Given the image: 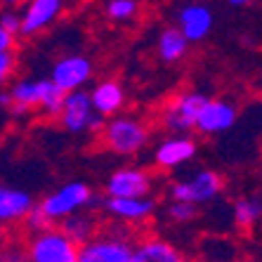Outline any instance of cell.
Returning a JSON list of instances; mask_svg holds the SVG:
<instances>
[{"label": "cell", "mask_w": 262, "mask_h": 262, "mask_svg": "<svg viewBox=\"0 0 262 262\" xmlns=\"http://www.w3.org/2000/svg\"><path fill=\"white\" fill-rule=\"evenodd\" d=\"M213 12L210 7L201 5V3H191V5H184L177 14V29L184 33V38L189 43H201L210 36L213 31Z\"/></svg>", "instance_id": "obj_13"}, {"label": "cell", "mask_w": 262, "mask_h": 262, "mask_svg": "<svg viewBox=\"0 0 262 262\" xmlns=\"http://www.w3.org/2000/svg\"><path fill=\"white\" fill-rule=\"evenodd\" d=\"M3 244H5V225L0 222V248H3Z\"/></svg>", "instance_id": "obj_30"}, {"label": "cell", "mask_w": 262, "mask_h": 262, "mask_svg": "<svg viewBox=\"0 0 262 262\" xmlns=\"http://www.w3.org/2000/svg\"><path fill=\"white\" fill-rule=\"evenodd\" d=\"M90 102H92V109L97 114H102L104 118L116 116L118 111L123 109V104H125V90L114 78L99 80L97 85L90 90Z\"/></svg>", "instance_id": "obj_16"}, {"label": "cell", "mask_w": 262, "mask_h": 262, "mask_svg": "<svg viewBox=\"0 0 262 262\" xmlns=\"http://www.w3.org/2000/svg\"><path fill=\"white\" fill-rule=\"evenodd\" d=\"M59 229L80 246V244H85V241H90V238L97 234V222H95L92 215L83 213V210H76V213H71V215L59 220Z\"/></svg>", "instance_id": "obj_18"}, {"label": "cell", "mask_w": 262, "mask_h": 262, "mask_svg": "<svg viewBox=\"0 0 262 262\" xmlns=\"http://www.w3.org/2000/svg\"><path fill=\"white\" fill-rule=\"evenodd\" d=\"M236 123V106L225 99H210L203 102L199 116L194 121V130L201 135H220L234 128Z\"/></svg>", "instance_id": "obj_9"}, {"label": "cell", "mask_w": 262, "mask_h": 262, "mask_svg": "<svg viewBox=\"0 0 262 262\" xmlns=\"http://www.w3.org/2000/svg\"><path fill=\"white\" fill-rule=\"evenodd\" d=\"M3 5H10V7H14V5H19V3H24V0H0Z\"/></svg>", "instance_id": "obj_31"}, {"label": "cell", "mask_w": 262, "mask_h": 262, "mask_svg": "<svg viewBox=\"0 0 262 262\" xmlns=\"http://www.w3.org/2000/svg\"><path fill=\"white\" fill-rule=\"evenodd\" d=\"M203 92H182L177 95L163 111V125L175 135H187L189 130H194V121L199 116V109L206 102Z\"/></svg>", "instance_id": "obj_7"}, {"label": "cell", "mask_w": 262, "mask_h": 262, "mask_svg": "<svg viewBox=\"0 0 262 262\" xmlns=\"http://www.w3.org/2000/svg\"><path fill=\"white\" fill-rule=\"evenodd\" d=\"M26 257L33 262H78V244L69 238L59 227L33 234Z\"/></svg>", "instance_id": "obj_4"}, {"label": "cell", "mask_w": 262, "mask_h": 262, "mask_svg": "<svg viewBox=\"0 0 262 262\" xmlns=\"http://www.w3.org/2000/svg\"><path fill=\"white\" fill-rule=\"evenodd\" d=\"M64 10V0H29L21 14V29L19 33L26 38L38 36L45 31Z\"/></svg>", "instance_id": "obj_12"}, {"label": "cell", "mask_w": 262, "mask_h": 262, "mask_svg": "<svg viewBox=\"0 0 262 262\" xmlns=\"http://www.w3.org/2000/svg\"><path fill=\"white\" fill-rule=\"evenodd\" d=\"M229 5H234V7H246V5H250L253 0H227Z\"/></svg>", "instance_id": "obj_29"}, {"label": "cell", "mask_w": 262, "mask_h": 262, "mask_svg": "<svg viewBox=\"0 0 262 262\" xmlns=\"http://www.w3.org/2000/svg\"><path fill=\"white\" fill-rule=\"evenodd\" d=\"M182 255L172 244L163 238H146L135 248L133 262H180Z\"/></svg>", "instance_id": "obj_17"}, {"label": "cell", "mask_w": 262, "mask_h": 262, "mask_svg": "<svg viewBox=\"0 0 262 262\" xmlns=\"http://www.w3.org/2000/svg\"><path fill=\"white\" fill-rule=\"evenodd\" d=\"M232 215H234V225L238 229H253L262 217V201L255 199V196L236 199L232 208Z\"/></svg>", "instance_id": "obj_20"}, {"label": "cell", "mask_w": 262, "mask_h": 262, "mask_svg": "<svg viewBox=\"0 0 262 262\" xmlns=\"http://www.w3.org/2000/svg\"><path fill=\"white\" fill-rule=\"evenodd\" d=\"M14 40H17V36L0 26V52H7V50H12V48H14Z\"/></svg>", "instance_id": "obj_28"}, {"label": "cell", "mask_w": 262, "mask_h": 262, "mask_svg": "<svg viewBox=\"0 0 262 262\" xmlns=\"http://www.w3.org/2000/svg\"><path fill=\"white\" fill-rule=\"evenodd\" d=\"M187 48H189V40L184 38V33L177 29V26H170V29L161 31L156 50H159V57L165 61V64L180 61L184 55H187Z\"/></svg>", "instance_id": "obj_19"}, {"label": "cell", "mask_w": 262, "mask_h": 262, "mask_svg": "<svg viewBox=\"0 0 262 262\" xmlns=\"http://www.w3.org/2000/svg\"><path fill=\"white\" fill-rule=\"evenodd\" d=\"M92 196L95 194H92V189L85 182H67L64 187H59V189L45 196L40 201V208L55 222H59L61 217H67V215L76 213V210H85L90 206Z\"/></svg>", "instance_id": "obj_5"}, {"label": "cell", "mask_w": 262, "mask_h": 262, "mask_svg": "<svg viewBox=\"0 0 262 262\" xmlns=\"http://www.w3.org/2000/svg\"><path fill=\"white\" fill-rule=\"evenodd\" d=\"M151 175L142 168H118L106 180V196H149L151 194Z\"/></svg>", "instance_id": "obj_11"}, {"label": "cell", "mask_w": 262, "mask_h": 262, "mask_svg": "<svg viewBox=\"0 0 262 262\" xmlns=\"http://www.w3.org/2000/svg\"><path fill=\"white\" fill-rule=\"evenodd\" d=\"M24 225L26 229H29L31 234H38V232H45V229H50V227H55L57 222L52 217H50L48 213H45L43 208H40V203H33L31 206V210L24 215Z\"/></svg>", "instance_id": "obj_24"}, {"label": "cell", "mask_w": 262, "mask_h": 262, "mask_svg": "<svg viewBox=\"0 0 262 262\" xmlns=\"http://www.w3.org/2000/svg\"><path fill=\"white\" fill-rule=\"evenodd\" d=\"M102 206L111 217L121 220L125 225H140L156 210V201L149 196H106Z\"/></svg>", "instance_id": "obj_10"}, {"label": "cell", "mask_w": 262, "mask_h": 262, "mask_svg": "<svg viewBox=\"0 0 262 262\" xmlns=\"http://www.w3.org/2000/svg\"><path fill=\"white\" fill-rule=\"evenodd\" d=\"M196 156V142L187 135H175V137H168L163 140L156 151H154V163L159 165L161 170H172V168H180V165L189 163Z\"/></svg>", "instance_id": "obj_14"}, {"label": "cell", "mask_w": 262, "mask_h": 262, "mask_svg": "<svg viewBox=\"0 0 262 262\" xmlns=\"http://www.w3.org/2000/svg\"><path fill=\"white\" fill-rule=\"evenodd\" d=\"M59 123H61V128L71 135L99 133L104 128V116L92 109L90 92L78 88V90H71L64 95V104H61V111H59Z\"/></svg>", "instance_id": "obj_3"}, {"label": "cell", "mask_w": 262, "mask_h": 262, "mask_svg": "<svg viewBox=\"0 0 262 262\" xmlns=\"http://www.w3.org/2000/svg\"><path fill=\"white\" fill-rule=\"evenodd\" d=\"M92 78V61L85 55H67L55 61V67L50 71V80L59 90L71 92L78 90Z\"/></svg>", "instance_id": "obj_8"}, {"label": "cell", "mask_w": 262, "mask_h": 262, "mask_svg": "<svg viewBox=\"0 0 262 262\" xmlns=\"http://www.w3.org/2000/svg\"><path fill=\"white\" fill-rule=\"evenodd\" d=\"M225 189V182L220 172L215 170H196L191 180H182V182H175L170 187V196L177 201H191V203H210L213 199H217Z\"/></svg>", "instance_id": "obj_6"}, {"label": "cell", "mask_w": 262, "mask_h": 262, "mask_svg": "<svg viewBox=\"0 0 262 262\" xmlns=\"http://www.w3.org/2000/svg\"><path fill=\"white\" fill-rule=\"evenodd\" d=\"M14 67H17V57H14L12 50L0 52V88L10 80V76L14 73Z\"/></svg>", "instance_id": "obj_26"}, {"label": "cell", "mask_w": 262, "mask_h": 262, "mask_svg": "<svg viewBox=\"0 0 262 262\" xmlns=\"http://www.w3.org/2000/svg\"><path fill=\"white\" fill-rule=\"evenodd\" d=\"M40 95H43V80H36V78H21L10 88V97L14 102L29 106L31 111L40 106Z\"/></svg>", "instance_id": "obj_21"}, {"label": "cell", "mask_w": 262, "mask_h": 262, "mask_svg": "<svg viewBox=\"0 0 262 262\" xmlns=\"http://www.w3.org/2000/svg\"><path fill=\"white\" fill-rule=\"evenodd\" d=\"M31 206H33V196L26 189L0 182V222L3 225L21 222L24 215L31 210Z\"/></svg>", "instance_id": "obj_15"}, {"label": "cell", "mask_w": 262, "mask_h": 262, "mask_svg": "<svg viewBox=\"0 0 262 262\" xmlns=\"http://www.w3.org/2000/svg\"><path fill=\"white\" fill-rule=\"evenodd\" d=\"M99 133H102L104 146L118 156H135L149 144V128L142 121L130 116L116 114V118L104 123V128Z\"/></svg>", "instance_id": "obj_1"}, {"label": "cell", "mask_w": 262, "mask_h": 262, "mask_svg": "<svg viewBox=\"0 0 262 262\" xmlns=\"http://www.w3.org/2000/svg\"><path fill=\"white\" fill-rule=\"evenodd\" d=\"M168 217H170L172 222H180V225L191 222V220L196 217V203L177 201V199H172V203L168 206Z\"/></svg>", "instance_id": "obj_25"}, {"label": "cell", "mask_w": 262, "mask_h": 262, "mask_svg": "<svg viewBox=\"0 0 262 262\" xmlns=\"http://www.w3.org/2000/svg\"><path fill=\"white\" fill-rule=\"evenodd\" d=\"M135 246L130 232L114 227L106 236H92L78 246V262H133Z\"/></svg>", "instance_id": "obj_2"}, {"label": "cell", "mask_w": 262, "mask_h": 262, "mask_svg": "<svg viewBox=\"0 0 262 262\" xmlns=\"http://www.w3.org/2000/svg\"><path fill=\"white\" fill-rule=\"evenodd\" d=\"M106 17L114 21H130L140 12V3L137 0H106Z\"/></svg>", "instance_id": "obj_23"}, {"label": "cell", "mask_w": 262, "mask_h": 262, "mask_svg": "<svg viewBox=\"0 0 262 262\" xmlns=\"http://www.w3.org/2000/svg\"><path fill=\"white\" fill-rule=\"evenodd\" d=\"M64 95H67V92L59 90L50 78H45L43 80V95H40V106H38V109L50 118H59L61 104H64Z\"/></svg>", "instance_id": "obj_22"}, {"label": "cell", "mask_w": 262, "mask_h": 262, "mask_svg": "<svg viewBox=\"0 0 262 262\" xmlns=\"http://www.w3.org/2000/svg\"><path fill=\"white\" fill-rule=\"evenodd\" d=\"M0 26H3V29H7L10 33H14V36H19V29H21V17H19L17 12H12V10H7V12L0 14Z\"/></svg>", "instance_id": "obj_27"}]
</instances>
